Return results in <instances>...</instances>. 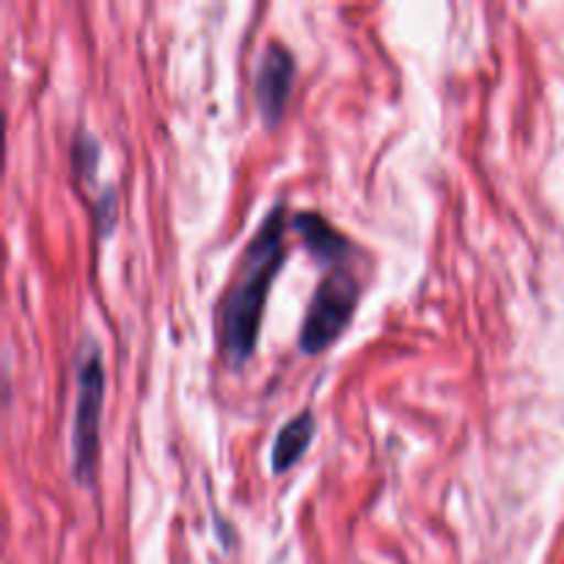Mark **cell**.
<instances>
[{
    "label": "cell",
    "mask_w": 564,
    "mask_h": 564,
    "mask_svg": "<svg viewBox=\"0 0 564 564\" xmlns=\"http://www.w3.org/2000/svg\"><path fill=\"white\" fill-rule=\"evenodd\" d=\"M284 207H273L268 218L259 224L257 235L248 242L246 253L237 268V279L226 292L220 306V347L231 364H246L257 345L259 325H262L264 303L270 286L284 262Z\"/></svg>",
    "instance_id": "6da1fadb"
},
{
    "label": "cell",
    "mask_w": 564,
    "mask_h": 564,
    "mask_svg": "<svg viewBox=\"0 0 564 564\" xmlns=\"http://www.w3.org/2000/svg\"><path fill=\"white\" fill-rule=\"evenodd\" d=\"M105 369L99 347L86 339L77 364V400L72 422V468L83 485H91L99 449V416H102Z\"/></svg>",
    "instance_id": "7a4b0ae2"
},
{
    "label": "cell",
    "mask_w": 564,
    "mask_h": 564,
    "mask_svg": "<svg viewBox=\"0 0 564 564\" xmlns=\"http://www.w3.org/2000/svg\"><path fill=\"white\" fill-rule=\"evenodd\" d=\"M358 303V281L345 268H336L319 281L301 328V350L323 352L350 323Z\"/></svg>",
    "instance_id": "3957f363"
},
{
    "label": "cell",
    "mask_w": 564,
    "mask_h": 564,
    "mask_svg": "<svg viewBox=\"0 0 564 564\" xmlns=\"http://www.w3.org/2000/svg\"><path fill=\"white\" fill-rule=\"evenodd\" d=\"M292 80H295V58H292V53L281 44H270L257 75V99L259 108H262V119L268 124H275L284 113Z\"/></svg>",
    "instance_id": "277c9868"
},
{
    "label": "cell",
    "mask_w": 564,
    "mask_h": 564,
    "mask_svg": "<svg viewBox=\"0 0 564 564\" xmlns=\"http://www.w3.org/2000/svg\"><path fill=\"white\" fill-rule=\"evenodd\" d=\"M295 229L297 235L303 237V242L308 246V251H312L314 257L325 259V262L339 264V259L350 253V246H347L345 237H341L334 226L325 224L319 215H295Z\"/></svg>",
    "instance_id": "5b68a950"
},
{
    "label": "cell",
    "mask_w": 564,
    "mask_h": 564,
    "mask_svg": "<svg viewBox=\"0 0 564 564\" xmlns=\"http://www.w3.org/2000/svg\"><path fill=\"white\" fill-rule=\"evenodd\" d=\"M314 438V416L312 411H303L292 419L286 427H281V433L275 435V444H273V471L275 474H284L286 468L295 466L297 460L303 457V452L308 449Z\"/></svg>",
    "instance_id": "8992f818"
},
{
    "label": "cell",
    "mask_w": 564,
    "mask_h": 564,
    "mask_svg": "<svg viewBox=\"0 0 564 564\" xmlns=\"http://www.w3.org/2000/svg\"><path fill=\"white\" fill-rule=\"evenodd\" d=\"M72 154H75V169L83 171V174L94 176L99 163V147L91 135H77L75 147H72Z\"/></svg>",
    "instance_id": "52a82bcc"
}]
</instances>
